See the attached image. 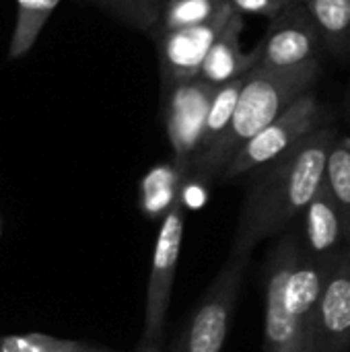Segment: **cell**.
Masks as SVG:
<instances>
[{"mask_svg":"<svg viewBox=\"0 0 350 352\" xmlns=\"http://www.w3.org/2000/svg\"><path fill=\"white\" fill-rule=\"evenodd\" d=\"M305 6L320 29L324 47L334 56L350 54V0H311Z\"/></svg>","mask_w":350,"mask_h":352,"instance_id":"cell-13","label":"cell"},{"mask_svg":"<svg viewBox=\"0 0 350 352\" xmlns=\"http://www.w3.org/2000/svg\"><path fill=\"white\" fill-rule=\"evenodd\" d=\"M225 0H165L161 19L155 27L157 33L175 31L192 25H200L215 16Z\"/></svg>","mask_w":350,"mask_h":352,"instance_id":"cell-18","label":"cell"},{"mask_svg":"<svg viewBox=\"0 0 350 352\" xmlns=\"http://www.w3.org/2000/svg\"><path fill=\"white\" fill-rule=\"evenodd\" d=\"M254 50L260 56V68L291 70L320 62L326 47L311 12L297 2L270 19Z\"/></svg>","mask_w":350,"mask_h":352,"instance_id":"cell-8","label":"cell"},{"mask_svg":"<svg viewBox=\"0 0 350 352\" xmlns=\"http://www.w3.org/2000/svg\"><path fill=\"white\" fill-rule=\"evenodd\" d=\"M243 14L239 10L233 12V16L229 19V23L225 25V29L221 31V35L217 37V41L212 43L200 76L212 85H225L229 80H235L239 76H245L248 72H252L254 68H258L260 64V56L256 50H252L250 54L243 52L241 47V33H243Z\"/></svg>","mask_w":350,"mask_h":352,"instance_id":"cell-12","label":"cell"},{"mask_svg":"<svg viewBox=\"0 0 350 352\" xmlns=\"http://www.w3.org/2000/svg\"><path fill=\"white\" fill-rule=\"evenodd\" d=\"M78 342L62 340L43 334L4 336L0 338V352H74Z\"/></svg>","mask_w":350,"mask_h":352,"instance_id":"cell-20","label":"cell"},{"mask_svg":"<svg viewBox=\"0 0 350 352\" xmlns=\"http://www.w3.org/2000/svg\"><path fill=\"white\" fill-rule=\"evenodd\" d=\"M184 231H186V190L165 212L157 233L153 260H151L149 287H146L144 332H142L144 342L163 344L165 320H167L173 280L177 272Z\"/></svg>","mask_w":350,"mask_h":352,"instance_id":"cell-6","label":"cell"},{"mask_svg":"<svg viewBox=\"0 0 350 352\" xmlns=\"http://www.w3.org/2000/svg\"><path fill=\"white\" fill-rule=\"evenodd\" d=\"M324 182L338 204L350 241V136H338L330 148Z\"/></svg>","mask_w":350,"mask_h":352,"instance_id":"cell-17","label":"cell"},{"mask_svg":"<svg viewBox=\"0 0 350 352\" xmlns=\"http://www.w3.org/2000/svg\"><path fill=\"white\" fill-rule=\"evenodd\" d=\"M322 122V107L316 91H307L293 105H289L274 122H270L262 132L250 138L243 148L235 155L229 167L223 171L221 182H231L258 171L260 167L272 163L289 148L299 144L311 132H316Z\"/></svg>","mask_w":350,"mask_h":352,"instance_id":"cell-5","label":"cell"},{"mask_svg":"<svg viewBox=\"0 0 350 352\" xmlns=\"http://www.w3.org/2000/svg\"><path fill=\"white\" fill-rule=\"evenodd\" d=\"M74 352H107V351H99V349H91V346H85V344H80L78 342V346H76V351Z\"/></svg>","mask_w":350,"mask_h":352,"instance_id":"cell-23","label":"cell"},{"mask_svg":"<svg viewBox=\"0 0 350 352\" xmlns=\"http://www.w3.org/2000/svg\"><path fill=\"white\" fill-rule=\"evenodd\" d=\"M188 175L175 163L153 169L142 182V210L146 217H165L177 196L186 190Z\"/></svg>","mask_w":350,"mask_h":352,"instance_id":"cell-14","label":"cell"},{"mask_svg":"<svg viewBox=\"0 0 350 352\" xmlns=\"http://www.w3.org/2000/svg\"><path fill=\"white\" fill-rule=\"evenodd\" d=\"M297 235L305 254L326 266L350 245L342 214L326 182H322L318 194L303 210Z\"/></svg>","mask_w":350,"mask_h":352,"instance_id":"cell-11","label":"cell"},{"mask_svg":"<svg viewBox=\"0 0 350 352\" xmlns=\"http://www.w3.org/2000/svg\"><path fill=\"white\" fill-rule=\"evenodd\" d=\"M350 349V245L328 266L316 311L314 352Z\"/></svg>","mask_w":350,"mask_h":352,"instance_id":"cell-10","label":"cell"},{"mask_svg":"<svg viewBox=\"0 0 350 352\" xmlns=\"http://www.w3.org/2000/svg\"><path fill=\"white\" fill-rule=\"evenodd\" d=\"M320 62H314L291 70H270L258 66L248 72L231 126L215 146L196 157L190 167L188 182L192 179L206 184L210 179H221L223 171L250 138L262 132L289 105L314 89L320 78Z\"/></svg>","mask_w":350,"mask_h":352,"instance_id":"cell-3","label":"cell"},{"mask_svg":"<svg viewBox=\"0 0 350 352\" xmlns=\"http://www.w3.org/2000/svg\"><path fill=\"white\" fill-rule=\"evenodd\" d=\"M243 82H245V76H239L235 80H229V82L217 87V93L212 97V103H210V109H208V116H206V122H204V130H202V138H200V153L198 155H202L210 146H215L223 138L227 128L231 126V120H233V113H235Z\"/></svg>","mask_w":350,"mask_h":352,"instance_id":"cell-15","label":"cell"},{"mask_svg":"<svg viewBox=\"0 0 350 352\" xmlns=\"http://www.w3.org/2000/svg\"><path fill=\"white\" fill-rule=\"evenodd\" d=\"M349 107H350V97H349Z\"/></svg>","mask_w":350,"mask_h":352,"instance_id":"cell-25","label":"cell"},{"mask_svg":"<svg viewBox=\"0 0 350 352\" xmlns=\"http://www.w3.org/2000/svg\"><path fill=\"white\" fill-rule=\"evenodd\" d=\"M136 352H165V351H163V346H161V344H153V342H144V340H142Z\"/></svg>","mask_w":350,"mask_h":352,"instance_id":"cell-22","label":"cell"},{"mask_svg":"<svg viewBox=\"0 0 350 352\" xmlns=\"http://www.w3.org/2000/svg\"><path fill=\"white\" fill-rule=\"evenodd\" d=\"M252 252L231 250L229 260L208 287L169 352H221L235 314L241 280Z\"/></svg>","mask_w":350,"mask_h":352,"instance_id":"cell-4","label":"cell"},{"mask_svg":"<svg viewBox=\"0 0 350 352\" xmlns=\"http://www.w3.org/2000/svg\"><path fill=\"white\" fill-rule=\"evenodd\" d=\"M336 138V130L318 128L285 155L252 173L254 182L245 194L231 250L254 252L260 241L281 235L303 214L324 182L328 155Z\"/></svg>","mask_w":350,"mask_h":352,"instance_id":"cell-1","label":"cell"},{"mask_svg":"<svg viewBox=\"0 0 350 352\" xmlns=\"http://www.w3.org/2000/svg\"><path fill=\"white\" fill-rule=\"evenodd\" d=\"M103 10L120 19L122 23L140 29L151 31L157 27L165 0H93Z\"/></svg>","mask_w":350,"mask_h":352,"instance_id":"cell-19","label":"cell"},{"mask_svg":"<svg viewBox=\"0 0 350 352\" xmlns=\"http://www.w3.org/2000/svg\"><path fill=\"white\" fill-rule=\"evenodd\" d=\"M60 0H17V25L10 39V58L25 56Z\"/></svg>","mask_w":350,"mask_h":352,"instance_id":"cell-16","label":"cell"},{"mask_svg":"<svg viewBox=\"0 0 350 352\" xmlns=\"http://www.w3.org/2000/svg\"><path fill=\"white\" fill-rule=\"evenodd\" d=\"M231 4L241 14H256V16H276L285 8L297 4V0H231Z\"/></svg>","mask_w":350,"mask_h":352,"instance_id":"cell-21","label":"cell"},{"mask_svg":"<svg viewBox=\"0 0 350 352\" xmlns=\"http://www.w3.org/2000/svg\"><path fill=\"white\" fill-rule=\"evenodd\" d=\"M237 8L231 4V0H225L221 8L210 16L208 21L175 31H165V33H155L157 37V54H159V72H161V82L163 87L188 80L200 74L202 64L233 16Z\"/></svg>","mask_w":350,"mask_h":352,"instance_id":"cell-9","label":"cell"},{"mask_svg":"<svg viewBox=\"0 0 350 352\" xmlns=\"http://www.w3.org/2000/svg\"><path fill=\"white\" fill-rule=\"evenodd\" d=\"M297 2H301V4H307V2H311V0H297Z\"/></svg>","mask_w":350,"mask_h":352,"instance_id":"cell-24","label":"cell"},{"mask_svg":"<svg viewBox=\"0 0 350 352\" xmlns=\"http://www.w3.org/2000/svg\"><path fill=\"white\" fill-rule=\"evenodd\" d=\"M215 93L217 85L200 74L163 87V120L173 163L186 175H190V167L200 153V138Z\"/></svg>","mask_w":350,"mask_h":352,"instance_id":"cell-7","label":"cell"},{"mask_svg":"<svg viewBox=\"0 0 350 352\" xmlns=\"http://www.w3.org/2000/svg\"><path fill=\"white\" fill-rule=\"evenodd\" d=\"M326 264L311 260L297 233H285L266 266L264 351L314 352L316 311Z\"/></svg>","mask_w":350,"mask_h":352,"instance_id":"cell-2","label":"cell"}]
</instances>
